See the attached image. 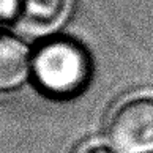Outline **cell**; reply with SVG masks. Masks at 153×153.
<instances>
[{"mask_svg": "<svg viewBox=\"0 0 153 153\" xmlns=\"http://www.w3.org/2000/svg\"><path fill=\"white\" fill-rule=\"evenodd\" d=\"M90 73L87 52L66 38L49 39L32 55V74L38 87L55 98H71L81 93Z\"/></svg>", "mask_w": 153, "mask_h": 153, "instance_id": "obj_1", "label": "cell"}, {"mask_svg": "<svg viewBox=\"0 0 153 153\" xmlns=\"http://www.w3.org/2000/svg\"><path fill=\"white\" fill-rule=\"evenodd\" d=\"M107 136L118 153H153V98H137L112 114Z\"/></svg>", "mask_w": 153, "mask_h": 153, "instance_id": "obj_2", "label": "cell"}, {"mask_svg": "<svg viewBox=\"0 0 153 153\" xmlns=\"http://www.w3.org/2000/svg\"><path fill=\"white\" fill-rule=\"evenodd\" d=\"M32 74V55L21 39L0 35V93L18 90Z\"/></svg>", "mask_w": 153, "mask_h": 153, "instance_id": "obj_3", "label": "cell"}, {"mask_svg": "<svg viewBox=\"0 0 153 153\" xmlns=\"http://www.w3.org/2000/svg\"><path fill=\"white\" fill-rule=\"evenodd\" d=\"M22 16L43 29L59 27L70 19L74 0H18Z\"/></svg>", "mask_w": 153, "mask_h": 153, "instance_id": "obj_4", "label": "cell"}, {"mask_svg": "<svg viewBox=\"0 0 153 153\" xmlns=\"http://www.w3.org/2000/svg\"><path fill=\"white\" fill-rule=\"evenodd\" d=\"M79 153H114V152L109 150L107 147H103V145H90V147L82 149Z\"/></svg>", "mask_w": 153, "mask_h": 153, "instance_id": "obj_5", "label": "cell"}]
</instances>
